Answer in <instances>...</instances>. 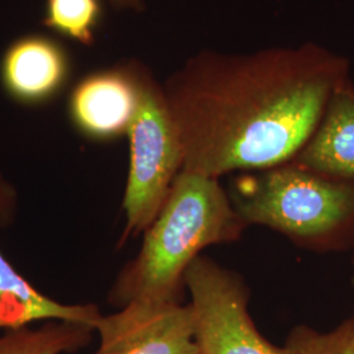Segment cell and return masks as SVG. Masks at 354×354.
<instances>
[{"instance_id": "obj_7", "label": "cell", "mask_w": 354, "mask_h": 354, "mask_svg": "<svg viewBox=\"0 0 354 354\" xmlns=\"http://www.w3.org/2000/svg\"><path fill=\"white\" fill-rule=\"evenodd\" d=\"M140 66L129 62L96 71L76 84L68 113L83 136L96 140L127 136L140 106Z\"/></svg>"}, {"instance_id": "obj_10", "label": "cell", "mask_w": 354, "mask_h": 354, "mask_svg": "<svg viewBox=\"0 0 354 354\" xmlns=\"http://www.w3.org/2000/svg\"><path fill=\"white\" fill-rule=\"evenodd\" d=\"M6 184L0 177V201ZM102 317L93 304H61L37 290L0 251V329L13 330L39 322H67L96 328Z\"/></svg>"}, {"instance_id": "obj_1", "label": "cell", "mask_w": 354, "mask_h": 354, "mask_svg": "<svg viewBox=\"0 0 354 354\" xmlns=\"http://www.w3.org/2000/svg\"><path fill=\"white\" fill-rule=\"evenodd\" d=\"M348 79L349 59L314 42L194 54L163 84L183 171L219 178L289 163Z\"/></svg>"}, {"instance_id": "obj_15", "label": "cell", "mask_w": 354, "mask_h": 354, "mask_svg": "<svg viewBox=\"0 0 354 354\" xmlns=\"http://www.w3.org/2000/svg\"><path fill=\"white\" fill-rule=\"evenodd\" d=\"M353 282H354V257H353Z\"/></svg>"}, {"instance_id": "obj_4", "label": "cell", "mask_w": 354, "mask_h": 354, "mask_svg": "<svg viewBox=\"0 0 354 354\" xmlns=\"http://www.w3.org/2000/svg\"><path fill=\"white\" fill-rule=\"evenodd\" d=\"M140 102L127 137L130 165L124 194L127 226L120 243L145 234L184 168V150L163 86L140 66Z\"/></svg>"}, {"instance_id": "obj_9", "label": "cell", "mask_w": 354, "mask_h": 354, "mask_svg": "<svg viewBox=\"0 0 354 354\" xmlns=\"http://www.w3.org/2000/svg\"><path fill=\"white\" fill-rule=\"evenodd\" d=\"M317 175L354 184V84L332 93L315 131L290 162Z\"/></svg>"}, {"instance_id": "obj_8", "label": "cell", "mask_w": 354, "mask_h": 354, "mask_svg": "<svg viewBox=\"0 0 354 354\" xmlns=\"http://www.w3.org/2000/svg\"><path fill=\"white\" fill-rule=\"evenodd\" d=\"M64 46L46 36H26L12 42L0 64V79L13 100L26 105L49 102L70 76Z\"/></svg>"}, {"instance_id": "obj_6", "label": "cell", "mask_w": 354, "mask_h": 354, "mask_svg": "<svg viewBox=\"0 0 354 354\" xmlns=\"http://www.w3.org/2000/svg\"><path fill=\"white\" fill-rule=\"evenodd\" d=\"M93 354H200L189 304L137 301L102 315Z\"/></svg>"}, {"instance_id": "obj_13", "label": "cell", "mask_w": 354, "mask_h": 354, "mask_svg": "<svg viewBox=\"0 0 354 354\" xmlns=\"http://www.w3.org/2000/svg\"><path fill=\"white\" fill-rule=\"evenodd\" d=\"M279 351L281 354H354V314L327 332L297 326Z\"/></svg>"}, {"instance_id": "obj_11", "label": "cell", "mask_w": 354, "mask_h": 354, "mask_svg": "<svg viewBox=\"0 0 354 354\" xmlns=\"http://www.w3.org/2000/svg\"><path fill=\"white\" fill-rule=\"evenodd\" d=\"M95 329L67 322H45L33 328L6 330L0 336V354H70L86 348Z\"/></svg>"}, {"instance_id": "obj_14", "label": "cell", "mask_w": 354, "mask_h": 354, "mask_svg": "<svg viewBox=\"0 0 354 354\" xmlns=\"http://www.w3.org/2000/svg\"><path fill=\"white\" fill-rule=\"evenodd\" d=\"M114 10L118 11H136L140 12L145 10L143 0H106Z\"/></svg>"}, {"instance_id": "obj_3", "label": "cell", "mask_w": 354, "mask_h": 354, "mask_svg": "<svg viewBox=\"0 0 354 354\" xmlns=\"http://www.w3.org/2000/svg\"><path fill=\"white\" fill-rule=\"evenodd\" d=\"M243 222L317 252L354 248V184L285 163L238 177L227 193Z\"/></svg>"}, {"instance_id": "obj_12", "label": "cell", "mask_w": 354, "mask_h": 354, "mask_svg": "<svg viewBox=\"0 0 354 354\" xmlns=\"http://www.w3.org/2000/svg\"><path fill=\"white\" fill-rule=\"evenodd\" d=\"M100 13L99 0H46L44 26L79 44L91 45Z\"/></svg>"}, {"instance_id": "obj_5", "label": "cell", "mask_w": 354, "mask_h": 354, "mask_svg": "<svg viewBox=\"0 0 354 354\" xmlns=\"http://www.w3.org/2000/svg\"><path fill=\"white\" fill-rule=\"evenodd\" d=\"M185 286L200 354H281L256 328L241 276L200 254L185 273Z\"/></svg>"}, {"instance_id": "obj_2", "label": "cell", "mask_w": 354, "mask_h": 354, "mask_svg": "<svg viewBox=\"0 0 354 354\" xmlns=\"http://www.w3.org/2000/svg\"><path fill=\"white\" fill-rule=\"evenodd\" d=\"M245 228L216 177L181 171L108 301L118 308L137 301L181 304L185 273L201 251L239 241Z\"/></svg>"}]
</instances>
